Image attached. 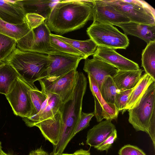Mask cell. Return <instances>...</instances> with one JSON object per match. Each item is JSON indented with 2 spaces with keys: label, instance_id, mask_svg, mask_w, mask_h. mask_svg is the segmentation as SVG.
<instances>
[{
  "label": "cell",
  "instance_id": "obj_1",
  "mask_svg": "<svg viewBox=\"0 0 155 155\" xmlns=\"http://www.w3.org/2000/svg\"><path fill=\"white\" fill-rule=\"evenodd\" d=\"M93 16L92 0H60L45 21L51 31L62 35L83 27Z\"/></svg>",
  "mask_w": 155,
  "mask_h": 155
},
{
  "label": "cell",
  "instance_id": "obj_2",
  "mask_svg": "<svg viewBox=\"0 0 155 155\" xmlns=\"http://www.w3.org/2000/svg\"><path fill=\"white\" fill-rule=\"evenodd\" d=\"M87 86V78L79 72L77 79L70 97L62 104L59 110L61 114V133L57 144L53 147V153L62 154L71 140L79 121L82 112L83 100Z\"/></svg>",
  "mask_w": 155,
  "mask_h": 155
},
{
  "label": "cell",
  "instance_id": "obj_3",
  "mask_svg": "<svg viewBox=\"0 0 155 155\" xmlns=\"http://www.w3.org/2000/svg\"><path fill=\"white\" fill-rule=\"evenodd\" d=\"M4 62L12 66L19 77L34 90H39L34 82L46 76L49 65L48 55L17 47Z\"/></svg>",
  "mask_w": 155,
  "mask_h": 155
},
{
  "label": "cell",
  "instance_id": "obj_4",
  "mask_svg": "<svg viewBox=\"0 0 155 155\" xmlns=\"http://www.w3.org/2000/svg\"><path fill=\"white\" fill-rule=\"evenodd\" d=\"M86 31L90 39L97 46L115 50L126 49L129 45L127 35L113 25L93 22Z\"/></svg>",
  "mask_w": 155,
  "mask_h": 155
},
{
  "label": "cell",
  "instance_id": "obj_5",
  "mask_svg": "<svg viewBox=\"0 0 155 155\" xmlns=\"http://www.w3.org/2000/svg\"><path fill=\"white\" fill-rule=\"evenodd\" d=\"M103 1L127 16L130 22L155 25L154 9L144 1L115 0Z\"/></svg>",
  "mask_w": 155,
  "mask_h": 155
},
{
  "label": "cell",
  "instance_id": "obj_6",
  "mask_svg": "<svg viewBox=\"0 0 155 155\" xmlns=\"http://www.w3.org/2000/svg\"><path fill=\"white\" fill-rule=\"evenodd\" d=\"M127 110L128 121L135 130L148 134L150 119L155 111V81L150 85L136 105Z\"/></svg>",
  "mask_w": 155,
  "mask_h": 155
},
{
  "label": "cell",
  "instance_id": "obj_7",
  "mask_svg": "<svg viewBox=\"0 0 155 155\" xmlns=\"http://www.w3.org/2000/svg\"><path fill=\"white\" fill-rule=\"evenodd\" d=\"M31 87L19 77L5 97L16 116L22 118L31 117L33 106L29 91Z\"/></svg>",
  "mask_w": 155,
  "mask_h": 155
},
{
  "label": "cell",
  "instance_id": "obj_8",
  "mask_svg": "<svg viewBox=\"0 0 155 155\" xmlns=\"http://www.w3.org/2000/svg\"><path fill=\"white\" fill-rule=\"evenodd\" d=\"M49 65L46 76L48 81L54 80L69 72L77 70L82 56L74 55L56 51L48 55Z\"/></svg>",
  "mask_w": 155,
  "mask_h": 155
},
{
  "label": "cell",
  "instance_id": "obj_9",
  "mask_svg": "<svg viewBox=\"0 0 155 155\" xmlns=\"http://www.w3.org/2000/svg\"><path fill=\"white\" fill-rule=\"evenodd\" d=\"M79 72L72 70L54 80L48 81L43 79L38 80L41 90L55 94L60 98L62 103L67 101L72 94Z\"/></svg>",
  "mask_w": 155,
  "mask_h": 155
},
{
  "label": "cell",
  "instance_id": "obj_10",
  "mask_svg": "<svg viewBox=\"0 0 155 155\" xmlns=\"http://www.w3.org/2000/svg\"><path fill=\"white\" fill-rule=\"evenodd\" d=\"M93 22L116 25L130 22L126 16L103 0H92Z\"/></svg>",
  "mask_w": 155,
  "mask_h": 155
},
{
  "label": "cell",
  "instance_id": "obj_11",
  "mask_svg": "<svg viewBox=\"0 0 155 155\" xmlns=\"http://www.w3.org/2000/svg\"><path fill=\"white\" fill-rule=\"evenodd\" d=\"M89 87L94 101V116L97 122L106 120L116 119L119 111L115 106L107 104L102 97L98 85L92 77L87 74Z\"/></svg>",
  "mask_w": 155,
  "mask_h": 155
},
{
  "label": "cell",
  "instance_id": "obj_12",
  "mask_svg": "<svg viewBox=\"0 0 155 155\" xmlns=\"http://www.w3.org/2000/svg\"><path fill=\"white\" fill-rule=\"evenodd\" d=\"M93 55V58L107 63L118 70L130 71L140 69L137 64L120 55L112 49L97 46Z\"/></svg>",
  "mask_w": 155,
  "mask_h": 155
},
{
  "label": "cell",
  "instance_id": "obj_13",
  "mask_svg": "<svg viewBox=\"0 0 155 155\" xmlns=\"http://www.w3.org/2000/svg\"><path fill=\"white\" fill-rule=\"evenodd\" d=\"M83 70L92 77L100 90L104 81L109 76L114 77L118 70L102 61L93 58L85 59Z\"/></svg>",
  "mask_w": 155,
  "mask_h": 155
},
{
  "label": "cell",
  "instance_id": "obj_14",
  "mask_svg": "<svg viewBox=\"0 0 155 155\" xmlns=\"http://www.w3.org/2000/svg\"><path fill=\"white\" fill-rule=\"evenodd\" d=\"M41 90L46 93L47 96L39 112L31 117L22 118L26 125L29 127L35 126L38 123L53 117L59 111L62 103L60 98L57 94Z\"/></svg>",
  "mask_w": 155,
  "mask_h": 155
},
{
  "label": "cell",
  "instance_id": "obj_15",
  "mask_svg": "<svg viewBox=\"0 0 155 155\" xmlns=\"http://www.w3.org/2000/svg\"><path fill=\"white\" fill-rule=\"evenodd\" d=\"M25 15L20 0H0V19L2 21L21 25L25 22Z\"/></svg>",
  "mask_w": 155,
  "mask_h": 155
},
{
  "label": "cell",
  "instance_id": "obj_16",
  "mask_svg": "<svg viewBox=\"0 0 155 155\" xmlns=\"http://www.w3.org/2000/svg\"><path fill=\"white\" fill-rule=\"evenodd\" d=\"M32 30L33 41L30 51L48 55L56 51L51 46L50 41L51 33L45 21Z\"/></svg>",
  "mask_w": 155,
  "mask_h": 155
},
{
  "label": "cell",
  "instance_id": "obj_17",
  "mask_svg": "<svg viewBox=\"0 0 155 155\" xmlns=\"http://www.w3.org/2000/svg\"><path fill=\"white\" fill-rule=\"evenodd\" d=\"M61 124V114L59 110L52 117L38 123L35 126L39 128L46 140L50 142L54 147L58 142Z\"/></svg>",
  "mask_w": 155,
  "mask_h": 155
},
{
  "label": "cell",
  "instance_id": "obj_18",
  "mask_svg": "<svg viewBox=\"0 0 155 155\" xmlns=\"http://www.w3.org/2000/svg\"><path fill=\"white\" fill-rule=\"evenodd\" d=\"M111 120L109 119L102 121L90 129L87 134L86 144L94 147L108 137L116 129Z\"/></svg>",
  "mask_w": 155,
  "mask_h": 155
},
{
  "label": "cell",
  "instance_id": "obj_19",
  "mask_svg": "<svg viewBox=\"0 0 155 155\" xmlns=\"http://www.w3.org/2000/svg\"><path fill=\"white\" fill-rule=\"evenodd\" d=\"M124 34L137 37L147 44L155 41V25H146L130 22L117 25Z\"/></svg>",
  "mask_w": 155,
  "mask_h": 155
},
{
  "label": "cell",
  "instance_id": "obj_20",
  "mask_svg": "<svg viewBox=\"0 0 155 155\" xmlns=\"http://www.w3.org/2000/svg\"><path fill=\"white\" fill-rule=\"evenodd\" d=\"M60 1L21 0L20 1L26 14H36L46 19L49 16L53 7Z\"/></svg>",
  "mask_w": 155,
  "mask_h": 155
},
{
  "label": "cell",
  "instance_id": "obj_21",
  "mask_svg": "<svg viewBox=\"0 0 155 155\" xmlns=\"http://www.w3.org/2000/svg\"><path fill=\"white\" fill-rule=\"evenodd\" d=\"M143 70L117 71L112 79L120 91L130 89L135 87L139 81Z\"/></svg>",
  "mask_w": 155,
  "mask_h": 155
},
{
  "label": "cell",
  "instance_id": "obj_22",
  "mask_svg": "<svg viewBox=\"0 0 155 155\" xmlns=\"http://www.w3.org/2000/svg\"><path fill=\"white\" fill-rule=\"evenodd\" d=\"M19 76L9 64L4 62L0 65V93L5 95L10 91Z\"/></svg>",
  "mask_w": 155,
  "mask_h": 155
},
{
  "label": "cell",
  "instance_id": "obj_23",
  "mask_svg": "<svg viewBox=\"0 0 155 155\" xmlns=\"http://www.w3.org/2000/svg\"><path fill=\"white\" fill-rule=\"evenodd\" d=\"M155 81L150 75L145 73L131 93L124 110L123 114L128 110L134 107L139 101L150 85Z\"/></svg>",
  "mask_w": 155,
  "mask_h": 155
},
{
  "label": "cell",
  "instance_id": "obj_24",
  "mask_svg": "<svg viewBox=\"0 0 155 155\" xmlns=\"http://www.w3.org/2000/svg\"><path fill=\"white\" fill-rule=\"evenodd\" d=\"M52 35L81 52L84 59L87 58L89 56L93 55L97 47L96 44L91 39L80 41L68 38L60 35L53 34Z\"/></svg>",
  "mask_w": 155,
  "mask_h": 155
},
{
  "label": "cell",
  "instance_id": "obj_25",
  "mask_svg": "<svg viewBox=\"0 0 155 155\" xmlns=\"http://www.w3.org/2000/svg\"><path fill=\"white\" fill-rule=\"evenodd\" d=\"M31 30L25 22L21 25H15L0 19V33L17 41L25 36Z\"/></svg>",
  "mask_w": 155,
  "mask_h": 155
},
{
  "label": "cell",
  "instance_id": "obj_26",
  "mask_svg": "<svg viewBox=\"0 0 155 155\" xmlns=\"http://www.w3.org/2000/svg\"><path fill=\"white\" fill-rule=\"evenodd\" d=\"M141 66L145 73L155 79V41L147 44L143 50Z\"/></svg>",
  "mask_w": 155,
  "mask_h": 155
},
{
  "label": "cell",
  "instance_id": "obj_27",
  "mask_svg": "<svg viewBox=\"0 0 155 155\" xmlns=\"http://www.w3.org/2000/svg\"><path fill=\"white\" fill-rule=\"evenodd\" d=\"M100 91L102 97L107 104L115 106L116 97L120 91L111 77H108L104 81Z\"/></svg>",
  "mask_w": 155,
  "mask_h": 155
},
{
  "label": "cell",
  "instance_id": "obj_28",
  "mask_svg": "<svg viewBox=\"0 0 155 155\" xmlns=\"http://www.w3.org/2000/svg\"><path fill=\"white\" fill-rule=\"evenodd\" d=\"M17 41L0 33V62H4L16 47Z\"/></svg>",
  "mask_w": 155,
  "mask_h": 155
},
{
  "label": "cell",
  "instance_id": "obj_29",
  "mask_svg": "<svg viewBox=\"0 0 155 155\" xmlns=\"http://www.w3.org/2000/svg\"><path fill=\"white\" fill-rule=\"evenodd\" d=\"M50 41L51 47L55 50L84 58L83 55L79 51L67 43L54 36L51 33L50 35Z\"/></svg>",
  "mask_w": 155,
  "mask_h": 155
},
{
  "label": "cell",
  "instance_id": "obj_30",
  "mask_svg": "<svg viewBox=\"0 0 155 155\" xmlns=\"http://www.w3.org/2000/svg\"><path fill=\"white\" fill-rule=\"evenodd\" d=\"M29 93L33 106V112L30 117H31L35 116L39 112L43 103L47 98V95L45 92L39 90H30Z\"/></svg>",
  "mask_w": 155,
  "mask_h": 155
},
{
  "label": "cell",
  "instance_id": "obj_31",
  "mask_svg": "<svg viewBox=\"0 0 155 155\" xmlns=\"http://www.w3.org/2000/svg\"><path fill=\"white\" fill-rule=\"evenodd\" d=\"M135 87L131 89L120 91L117 95L115 98V106L119 112L122 111L124 109L129 98Z\"/></svg>",
  "mask_w": 155,
  "mask_h": 155
},
{
  "label": "cell",
  "instance_id": "obj_32",
  "mask_svg": "<svg viewBox=\"0 0 155 155\" xmlns=\"http://www.w3.org/2000/svg\"><path fill=\"white\" fill-rule=\"evenodd\" d=\"M46 19L38 14L28 13L25 15V21L31 29L36 28L45 22Z\"/></svg>",
  "mask_w": 155,
  "mask_h": 155
},
{
  "label": "cell",
  "instance_id": "obj_33",
  "mask_svg": "<svg viewBox=\"0 0 155 155\" xmlns=\"http://www.w3.org/2000/svg\"><path fill=\"white\" fill-rule=\"evenodd\" d=\"M94 116V113H85L82 112L80 119L75 131L74 136L87 128L89 125L90 120Z\"/></svg>",
  "mask_w": 155,
  "mask_h": 155
},
{
  "label": "cell",
  "instance_id": "obj_34",
  "mask_svg": "<svg viewBox=\"0 0 155 155\" xmlns=\"http://www.w3.org/2000/svg\"><path fill=\"white\" fill-rule=\"evenodd\" d=\"M117 137L116 130H115L104 141L94 148L100 151L107 152Z\"/></svg>",
  "mask_w": 155,
  "mask_h": 155
},
{
  "label": "cell",
  "instance_id": "obj_35",
  "mask_svg": "<svg viewBox=\"0 0 155 155\" xmlns=\"http://www.w3.org/2000/svg\"><path fill=\"white\" fill-rule=\"evenodd\" d=\"M119 155H146L140 149L133 145H124L119 150Z\"/></svg>",
  "mask_w": 155,
  "mask_h": 155
},
{
  "label": "cell",
  "instance_id": "obj_36",
  "mask_svg": "<svg viewBox=\"0 0 155 155\" xmlns=\"http://www.w3.org/2000/svg\"><path fill=\"white\" fill-rule=\"evenodd\" d=\"M148 134L153 141L154 148L155 147V111L153 113L150 119Z\"/></svg>",
  "mask_w": 155,
  "mask_h": 155
},
{
  "label": "cell",
  "instance_id": "obj_37",
  "mask_svg": "<svg viewBox=\"0 0 155 155\" xmlns=\"http://www.w3.org/2000/svg\"><path fill=\"white\" fill-rule=\"evenodd\" d=\"M28 155H49L46 151L40 148L31 151Z\"/></svg>",
  "mask_w": 155,
  "mask_h": 155
},
{
  "label": "cell",
  "instance_id": "obj_38",
  "mask_svg": "<svg viewBox=\"0 0 155 155\" xmlns=\"http://www.w3.org/2000/svg\"><path fill=\"white\" fill-rule=\"evenodd\" d=\"M74 155H91L89 150H85L82 149L78 150L73 153Z\"/></svg>",
  "mask_w": 155,
  "mask_h": 155
},
{
  "label": "cell",
  "instance_id": "obj_39",
  "mask_svg": "<svg viewBox=\"0 0 155 155\" xmlns=\"http://www.w3.org/2000/svg\"><path fill=\"white\" fill-rule=\"evenodd\" d=\"M3 150H2V143L0 141V155H2L5 153Z\"/></svg>",
  "mask_w": 155,
  "mask_h": 155
},
{
  "label": "cell",
  "instance_id": "obj_40",
  "mask_svg": "<svg viewBox=\"0 0 155 155\" xmlns=\"http://www.w3.org/2000/svg\"><path fill=\"white\" fill-rule=\"evenodd\" d=\"M62 155H74L73 154H68V153H62Z\"/></svg>",
  "mask_w": 155,
  "mask_h": 155
},
{
  "label": "cell",
  "instance_id": "obj_41",
  "mask_svg": "<svg viewBox=\"0 0 155 155\" xmlns=\"http://www.w3.org/2000/svg\"><path fill=\"white\" fill-rule=\"evenodd\" d=\"M2 155H10L9 154H7V153H5L3 154H2Z\"/></svg>",
  "mask_w": 155,
  "mask_h": 155
},
{
  "label": "cell",
  "instance_id": "obj_42",
  "mask_svg": "<svg viewBox=\"0 0 155 155\" xmlns=\"http://www.w3.org/2000/svg\"><path fill=\"white\" fill-rule=\"evenodd\" d=\"M4 63V62H0V65Z\"/></svg>",
  "mask_w": 155,
  "mask_h": 155
},
{
  "label": "cell",
  "instance_id": "obj_43",
  "mask_svg": "<svg viewBox=\"0 0 155 155\" xmlns=\"http://www.w3.org/2000/svg\"><path fill=\"white\" fill-rule=\"evenodd\" d=\"M62 155V154H60V155Z\"/></svg>",
  "mask_w": 155,
  "mask_h": 155
}]
</instances>
